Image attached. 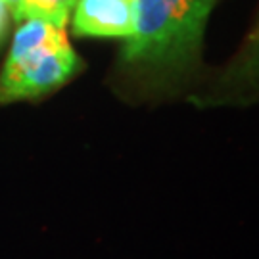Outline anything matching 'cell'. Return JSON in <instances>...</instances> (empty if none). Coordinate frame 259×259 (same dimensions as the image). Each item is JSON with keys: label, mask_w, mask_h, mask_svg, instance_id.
<instances>
[{"label": "cell", "mask_w": 259, "mask_h": 259, "mask_svg": "<svg viewBox=\"0 0 259 259\" xmlns=\"http://www.w3.org/2000/svg\"><path fill=\"white\" fill-rule=\"evenodd\" d=\"M135 2V29L125 38L117 71L142 96L177 93L200 69L205 27L217 0Z\"/></svg>", "instance_id": "1"}, {"label": "cell", "mask_w": 259, "mask_h": 259, "mask_svg": "<svg viewBox=\"0 0 259 259\" xmlns=\"http://www.w3.org/2000/svg\"><path fill=\"white\" fill-rule=\"evenodd\" d=\"M83 62L64 27L27 18L18 27L0 73V102L29 100L52 93L81 71Z\"/></svg>", "instance_id": "2"}, {"label": "cell", "mask_w": 259, "mask_h": 259, "mask_svg": "<svg viewBox=\"0 0 259 259\" xmlns=\"http://www.w3.org/2000/svg\"><path fill=\"white\" fill-rule=\"evenodd\" d=\"M135 0H75L71 25L79 37L129 38L135 29Z\"/></svg>", "instance_id": "3"}, {"label": "cell", "mask_w": 259, "mask_h": 259, "mask_svg": "<svg viewBox=\"0 0 259 259\" xmlns=\"http://www.w3.org/2000/svg\"><path fill=\"white\" fill-rule=\"evenodd\" d=\"M255 91H259V21L248 33L234 60L225 67L223 75L217 79L211 100L215 104H223L227 100L232 102L236 96H244Z\"/></svg>", "instance_id": "4"}, {"label": "cell", "mask_w": 259, "mask_h": 259, "mask_svg": "<svg viewBox=\"0 0 259 259\" xmlns=\"http://www.w3.org/2000/svg\"><path fill=\"white\" fill-rule=\"evenodd\" d=\"M75 0H23V6L19 12V19L27 18L45 19L52 25L64 27L65 21L71 16Z\"/></svg>", "instance_id": "5"}, {"label": "cell", "mask_w": 259, "mask_h": 259, "mask_svg": "<svg viewBox=\"0 0 259 259\" xmlns=\"http://www.w3.org/2000/svg\"><path fill=\"white\" fill-rule=\"evenodd\" d=\"M10 18H12V12H10L8 4L4 0H0V45H2V40L8 33Z\"/></svg>", "instance_id": "6"}, {"label": "cell", "mask_w": 259, "mask_h": 259, "mask_svg": "<svg viewBox=\"0 0 259 259\" xmlns=\"http://www.w3.org/2000/svg\"><path fill=\"white\" fill-rule=\"evenodd\" d=\"M8 4L10 12H12V18L19 19V12H21V6H23V0H4Z\"/></svg>", "instance_id": "7"}]
</instances>
